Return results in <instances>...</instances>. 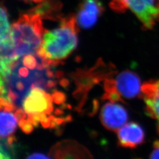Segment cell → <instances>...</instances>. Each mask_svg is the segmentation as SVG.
Wrapping results in <instances>:
<instances>
[{
  "label": "cell",
  "mask_w": 159,
  "mask_h": 159,
  "mask_svg": "<svg viewBox=\"0 0 159 159\" xmlns=\"http://www.w3.org/2000/svg\"><path fill=\"white\" fill-rule=\"evenodd\" d=\"M55 65L37 53L24 56L15 61L10 73L1 77V107L22 108L25 97L34 87L45 90L54 87L57 81L50 67Z\"/></svg>",
  "instance_id": "obj_1"
},
{
  "label": "cell",
  "mask_w": 159,
  "mask_h": 159,
  "mask_svg": "<svg viewBox=\"0 0 159 159\" xmlns=\"http://www.w3.org/2000/svg\"><path fill=\"white\" fill-rule=\"evenodd\" d=\"M43 9L38 8L22 14L11 25V37L17 57L34 54L40 49L44 31Z\"/></svg>",
  "instance_id": "obj_2"
},
{
  "label": "cell",
  "mask_w": 159,
  "mask_h": 159,
  "mask_svg": "<svg viewBox=\"0 0 159 159\" xmlns=\"http://www.w3.org/2000/svg\"><path fill=\"white\" fill-rule=\"evenodd\" d=\"M77 23L76 17L69 16L63 18L57 28L46 30L37 53L57 64L67 58L78 44Z\"/></svg>",
  "instance_id": "obj_3"
},
{
  "label": "cell",
  "mask_w": 159,
  "mask_h": 159,
  "mask_svg": "<svg viewBox=\"0 0 159 159\" xmlns=\"http://www.w3.org/2000/svg\"><path fill=\"white\" fill-rule=\"evenodd\" d=\"M110 7L118 12L130 10L145 30H151L159 23V0H111Z\"/></svg>",
  "instance_id": "obj_4"
},
{
  "label": "cell",
  "mask_w": 159,
  "mask_h": 159,
  "mask_svg": "<svg viewBox=\"0 0 159 159\" xmlns=\"http://www.w3.org/2000/svg\"><path fill=\"white\" fill-rule=\"evenodd\" d=\"M52 98L46 90L34 87L25 97L22 108L27 116L49 115L52 111Z\"/></svg>",
  "instance_id": "obj_5"
},
{
  "label": "cell",
  "mask_w": 159,
  "mask_h": 159,
  "mask_svg": "<svg viewBox=\"0 0 159 159\" xmlns=\"http://www.w3.org/2000/svg\"><path fill=\"white\" fill-rule=\"evenodd\" d=\"M100 119L107 130L117 131L127 123L129 115L125 108L114 102L106 103L101 110Z\"/></svg>",
  "instance_id": "obj_6"
},
{
  "label": "cell",
  "mask_w": 159,
  "mask_h": 159,
  "mask_svg": "<svg viewBox=\"0 0 159 159\" xmlns=\"http://www.w3.org/2000/svg\"><path fill=\"white\" fill-rule=\"evenodd\" d=\"M115 86L123 98L131 99L140 96L142 84L139 76L130 70H125L118 74Z\"/></svg>",
  "instance_id": "obj_7"
},
{
  "label": "cell",
  "mask_w": 159,
  "mask_h": 159,
  "mask_svg": "<svg viewBox=\"0 0 159 159\" xmlns=\"http://www.w3.org/2000/svg\"><path fill=\"white\" fill-rule=\"evenodd\" d=\"M142 97L146 106V112L157 122L159 135V80H152L142 84Z\"/></svg>",
  "instance_id": "obj_8"
},
{
  "label": "cell",
  "mask_w": 159,
  "mask_h": 159,
  "mask_svg": "<svg viewBox=\"0 0 159 159\" xmlns=\"http://www.w3.org/2000/svg\"><path fill=\"white\" fill-rule=\"evenodd\" d=\"M118 144L121 147L135 148L142 144L145 140V133L138 123H126L117 131Z\"/></svg>",
  "instance_id": "obj_9"
},
{
  "label": "cell",
  "mask_w": 159,
  "mask_h": 159,
  "mask_svg": "<svg viewBox=\"0 0 159 159\" xmlns=\"http://www.w3.org/2000/svg\"><path fill=\"white\" fill-rule=\"evenodd\" d=\"M102 11V6L98 0H85L80 6L76 17L78 25L83 29L93 27Z\"/></svg>",
  "instance_id": "obj_10"
},
{
  "label": "cell",
  "mask_w": 159,
  "mask_h": 159,
  "mask_svg": "<svg viewBox=\"0 0 159 159\" xmlns=\"http://www.w3.org/2000/svg\"><path fill=\"white\" fill-rule=\"evenodd\" d=\"M51 157L53 158H90V152L84 146L74 141H64L57 143L51 148Z\"/></svg>",
  "instance_id": "obj_11"
},
{
  "label": "cell",
  "mask_w": 159,
  "mask_h": 159,
  "mask_svg": "<svg viewBox=\"0 0 159 159\" xmlns=\"http://www.w3.org/2000/svg\"><path fill=\"white\" fill-rule=\"evenodd\" d=\"M1 34H0V47L1 50H11L13 48L11 30V25L9 22L8 12L3 6L1 7Z\"/></svg>",
  "instance_id": "obj_12"
},
{
  "label": "cell",
  "mask_w": 159,
  "mask_h": 159,
  "mask_svg": "<svg viewBox=\"0 0 159 159\" xmlns=\"http://www.w3.org/2000/svg\"><path fill=\"white\" fill-rule=\"evenodd\" d=\"M0 136L1 138L10 136L17 128V117L12 111L1 110L0 114Z\"/></svg>",
  "instance_id": "obj_13"
},
{
  "label": "cell",
  "mask_w": 159,
  "mask_h": 159,
  "mask_svg": "<svg viewBox=\"0 0 159 159\" xmlns=\"http://www.w3.org/2000/svg\"><path fill=\"white\" fill-rule=\"evenodd\" d=\"M16 138L15 137H7L1 138L0 144V159H13L16 155Z\"/></svg>",
  "instance_id": "obj_14"
},
{
  "label": "cell",
  "mask_w": 159,
  "mask_h": 159,
  "mask_svg": "<svg viewBox=\"0 0 159 159\" xmlns=\"http://www.w3.org/2000/svg\"><path fill=\"white\" fill-rule=\"evenodd\" d=\"M18 125L22 131L26 134L31 133L34 129V125L27 119L19 120Z\"/></svg>",
  "instance_id": "obj_15"
},
{
  "label": "cell",
  "mask_w": 159,
  "mask_h": 159,
  "mask_svg": "<svg viewBox=\"0 0 159 159\" xmlns=\"http://www.w3.org/2000/svg\"><path fill=\"white\" fill-rule=\"evenodd\" d=\"M51 96L52 98L53 102L58 104L64 102L66 99V96L64 93L57 90L53 91Z\"/></svg>",
  "instance_id": "obj_16"
},
{
  "label": "cell",
  "mask_w": 159,
  "mask_h": 159,
  "mask_svg": "<svg viewBox=\"0 0 159 159\" xmlns=\"http://www.w3.org/2000/svg\"><path fill=\"white\" fill-rule=\"evenodd\" d=\"M151 159H159V140L154 143L153 150L150 156Z\"/></svg>",
  "instance_id": "obj_17"
},
{
  "label": "cell",
  "mask_w": 159,
  "mask_h": 159,
  "mask_svg": "<svg viewBox=\"0 0 159 159\" xmlns=\"http://www.w3.org/2000/svg\"><path fill=\"white\" fill-rule=\"evenodd\" d=\"M27 159H50L51 157H48V156H46V154L40 153H36L32 154L31 155L29 156Z\"/></svg>",
  "instance_id": "obj_18"
},
{
  "label": "cell",
  "mask_w": 159,
  "mask_h": 159,
  "mask_svg": "<svg viewBox=\"0 0 159 159\" xmlns=\"http://www.w3.org/2000/svg\"><path fill=\"white\" fill-rule=\"evenodd\" d=\"M25 1H29V2H43L45 0H24Z\"/></svg>",
  "instance_id": "obj_19"
}]
</instances>
